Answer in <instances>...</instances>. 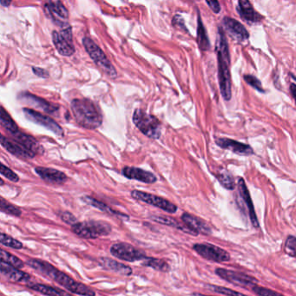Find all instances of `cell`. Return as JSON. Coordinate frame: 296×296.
I'll use <instances>...</instances> for the list:
<instances>
[{
  "mask_svg": "<svg viewBox=\"0 0 296 296\" xmlns=\"http://www.w3.org/2000/svg\"><path fill=\"white\" fill-rule=\"evenodd\" d=\"M29 267L41 273L44 277L52 279L71 293L82 296H96V292L83 283L75 281L51 263L41 260L30 259L26 262Z\"/></svg>",
  "mask_w": 296,
  "mask_h": 296,
  "instance_id": "cell-1",
  "label": "cell"
},
{
  "mask_svg": "<svg viewBox=\"0 0 296 296\" xmlns=\"http://www.w3.org/2000/svg\"><path fill=\"white\" fill-rule=\"evenodd\" d=\"M217 62H218V80L222 97L226 100L231 99L230 56L225 32L222 27L218 28L216 43Z\"/></svg>",
  "mask_w": 296,
  "mask_h": 296,
  "instance_id": "cell-2",
  "label": "cell"
},
{
  "mask_svg": "<svg viewBox=\"0 0 296 296\" xmlns=\"http://www.w3.org/2000/svg\"><path fill=\"white\" fill-rule=\"evenodd\" d=\"M71 109L78 125L87 130H96L103 123V117L99 106L89 98L71 101Z\"/></svg>",
  "mask_w": 296,
  "mask_h": 296,
  "instance_id": "cell-3",
  "label": "cell"
},
{
  "mask_svg": "<svg viewBox=\"0 0 296 296\" xmlns=\"http://www.w3.org/2000/svg\"><path fill=\"white\" fill-rule=\"evenodd\" d=\"M83 46L91 59L94 61L96 66L103 71L104 74L107 75L111 79L117 78V71H116L114 66L111 64L102 49L100 48L93 40L88 37H83Z\"/></svg>",
  "mask_w": 296,
  "mask_h": 296,
  "instance_id": "cell-4",
  "label": "cell"
},
{
  "mask_svg": "<svg viewBox=\"0 0 296 296\" xmlns=\"http://www.w3.org/2000/svg\"><path fill=\"white\" fill-rule=\"evenodd\" d=\"M112 228L108 222L103 221H86L77 222L71 226V231L77 237L84 239H97L111 233Z\"/></svg>",
  "mask_w": 296,
  "mask_h": 296,
  "instance_id": "cell-5",
  "label": "cell"
},
{
  "mask_svg": "<svg viewBox=\"0 0 296 296\" xmlns=\"http://www.w3.org/2000/svg\"><path fill=\"white\" fill-rule=\"evenodd\" d=\"M132 119L136 127L146 137L155 140L161 137V123L155 116L146 113L141 109H137Z\"/></svg>",
  "mask_w": 296,
  "mask_h": 296,
  "instance_id": "cell-6",
  "label": "cell"
},
{
  "mask_svg": "<svg viewBox=\"0 0 296 296\" xmlns=\"http://www.w3.org/2000/svg\"><path fill=\"white\" fill-rule=\"evenodd\" d=\"M52 41L57 52L65 57H71L75 53V46L72 38L71 26L61 29V31L52 32Z\"/></svg>",
  "mask_w": 296,
  "mask_h": 296,
  "instance_id": "cell-7",
  "label": "cell"
},
{
  "mask_svg": "<svg viewBox=\"0 0 296 296\" xmlns=\"http://www.w3.org/2000/svg\"><path fill=\"white\" fill-rule=\"evenodd\" d=\"M111 253L117 259L129 262H137L147 258L143 251L137 249L134 246L129 244L127 242H118L112 245L111 247Z\"/></svg>",
  "mask_w": 296,
  "mask_h": 296,
  "instance_id": "cell-8",
  "label": "cell"
},
{
  "mask_svg": "<svg viewBox=\"0 0 296 296\" xmlns=\"http://www.w3.org/2000/svg\"><path fill=\"white\" fill-rule=\"evenodd\" d=\"M131 197L137 201L145 202L150 205L157 207V208L165 211V212H168V213L174 214L177 211V205H175L174 203H172L162 197H157V196H155L152 194L145 193V192L139 191H131Z\"/></svg>",
  "mask_w": 296,
  "mask_h": 296,
  "instance_id": "cell-9",
  "label": "cell"
},
{
  "mask_svg": "<svg viewBox=\"0 0 296 296\" xmlns=\"http://www.w3.org/2000/svg\"><path fill=\"white\" fill-rule=\"evenodd\" d=\"M194 250L204 259L215 262H228L230 256L227 251L208 243H197L193 246Z\"/></svg>",
  "mask_w": 296,
  "mask_h": 296,
  "instance_id": "cell-10",
  "label": "cell"
},
{
  "mask_svg": "<svg viewBox=\"0 0 296 296\" xmlns=\"http://www.w3.org/2000/svg\"><path fill=\"white\" fill-rule=\"evenodd\" d=\"M23 112L26 118L31 122L37 123L38 125L43 126L52 133L57 135L58 137H64V130L56 121L50 117L41 114L39 112L32 110V109L24 108Z\"/></svg>",
  "mask_w": 296,
  "mask_h": 296,
  "instance_id": "cell-11",
  "label": "cell"
},
{
  "mask_svg": "<svg viewBox=\"0 0 296 296\" xmlns=\"http://www.w3.org/2000/svg\"><path fill=\"white\" fill-rule=\"evenodd\" d=\"M216 273L222 279L225 280L226 282L242 288H253L257 286L258 282L255 277L224 268H217L216 269Z\"/></svg>",
  "mask_w": 296,
  "mask_h": 296,
  "instance_id": "cell-12",
  "label": "cell"
},
{
  "mask_svg": "<svg viewBox=\"0 0 296 296\" xmlns=\"http://www.w3.org/2000/svg\"><path fill=\"white\" fill-rule=\"evenodd\" d=\"M47 14L55 23L61 26L62 29L69 26V12L65 5L60 1H49L45 5Z\"/></svg>",
  "mask_w": 296,
  "mask_h": 296,
  "instance_id": "cell-13",
  "label": "cell"
},
{
  "mask_svg": "<svg viewBox=\"0 0 296 296\" xmlns=\"http://www.w3.org/2000/svg\"><path fill=\"white\" fill-rule=\"evenodd\" d=\"M18 99L22 101L23 103H27L29 105L33 106L35 109H38L43 111L48 114H55L59 107L54 105L52 103H49L46 99L37 97L35 95L31 94L29 92H22L18 95Z\"/></svg>",
  "mask_w": 296,
  "mask_h": 296,
  "instance_id": "cell-14",
  "label": "cell"
},
{
  "mask_svg": "<svg viewBox=\"0 0 296 296\" xmlns=\"http://www.w3.org/2000/svg\"><path fill=\"white\" fill-rule=\"evenodd\" d=\"M222 26L228 35L238 42H244L249 37V33L244 26L232 17H223Z\"/></svg>",
  "mask_w": 296,
  "mask_h": 296,
  "instance_id": "cell-15",
  "label": "cell"
},
{
  "mask_svg": "<svg viewBox=\"0 0 296 296\" xmlns=\"http://www.w3.org/2000/svg\"><path fill=\"white\" fill-rule=\"evenodd\" d=\"M216 143L224 150H228L240 156H251L253 154V149L248 144L237 142L229 138H217Z\"/></svg>",
  "mask_w": 296,
  "mask_h": 296,
  "instance_id": "cell-16",
  "label": "cell"
},
{
  "mask_svg": "<svg viewBox=\"0 0 296 296\" xmlns=\"http://www.w3.org/2000/svg\"><path fill=\"white\" fill-rule=\"evenodd\" d=\"M237 185H238L239 196L242 198V202H244L245 206L248 208V216L250 217L252 225H253V228H259V222H258V219H257V214H256L253 202H252V200H251L250 194L248 192V188L245 184L244 180L242 179V178H239Z\"/></svg>",
  "mask_w": 296,
  "mask_h": 296,
  "instance_id": "cell-17",
  "label": "cell"
},
{
  "mask_svg": "<svg viewBox=\"0 0 296 296\" xmlns=\"http://www.w3.org/2000/svg\"><path fill=\"white\" fill-rule=\"evenodd\" d=\"M35 172L45 182L52 184H63L68 180V177L64 172L56 168L37 167L35 168Z\"/></svg>",
  "mask_w": 296,
  "mask_h": 296,
  "instance_id": "cell-18",
  "label": "cell"
},
{
  "mask_svg": "<svg viewBox=\"0 0 296 296\" xmlns=\"http://www.w3.org/2000/svg\"><path fill=\"white\" fill-rule=\"evenodd\" d=\"M122 173L128 179L137 180L148 184L155 183L157 181V177L153 173L136 167L126 166L122 168Z\"/></svg>",
  "mask_w": 296,
  "mask_h": 296,
  "instance_id": "cell-19",
  "label": "cell"
},
{
  "mask_svg": "<svg viewBox=\"0 0 296 296\" xmlns=\"http://www.w3.org/2000/svg\"><path fill=\"white\" fill-rule=\"evenodd\" d=\"M13 138L12 139L18 142L19 144L23 146L24 148L30 151L35 157L37 154H43L44 149L40 145L39 142H37L36 138L30 136V135L25 134L21 131H18L17 133L12 135Z\"/></svg>",
  "mask_w": 296,
  "mask_h": 296,
  "instance_id": "cell-20",
  "label": "cell"
},
{
  "mask_svg": "<svg viewBox=\"0 0 296 296\" xmlns=\"http://www.w3.org/2000/svg\"><path fill=\"white\" fill-rule=\"evenodd\" d=\"M182 221L188 228L194 231L197 235L202 234V235H210L211 228L208 225L207 222L199 217H195L191 214H182Z\"/></svg>",
  "mask_w": 296,
  "mask_h": 296,
  "instance_id": "cell-21",
  "label": "cell"
},
{
  "mask_svg": "<svg viewBox=\"0 0 296 296\" xmlns=\"http://www.w3.org/2000/svg\"><path fill=\"white\" fill-rule=\"evenodd\" d=\"M237 12L242 19L249 24L259 23L262 21V15L253 9L249 1L240 0L237 7Z\"/></svg>",
  "mask_w": 296,
  "mask_h": 296,
  "instance_id": "cell-22",
  "label": "cell"
},
{
  "mask_svg": "<svg viewBox=\"0 0 296 296\" xmlns=\"http://www.w3.org/2000/svg\"><path fill=\"white\" fill-rule=\"evenodd\" d=\"M0 272L11 282H29L31 280V277L28 273L2 261L0 262Z\"/></svg>",
  "mask_w": 296,
  "mask_h": 296,
  "instance_id": "cell-23",
  "label": "cell"
},
{
  "mask_svg": "<svg viewBox=\"0 0 296 296\" xmlns=\"http://www.w3.org/2000/svg\"><path fill=\"white\" fill-rule=\"evenodd\" d=\"M1 145L6 149V151H9L11 154L14 155L16 157L28 159V158H33L34 155H32L30 151H27L24 148L23 146L19 144L18 142H16L13 139H9L5 136H1Z\"/></svg>",
  "mask_w": 296,
  "mask_h": 296,
  "instance_id": "cell-24",
  "label": "cell"
},
{
  "mask_svg": "<svg viewBox=\"0 0 296 296\" xmlns=\"http://www.w3.org/2000/svg\"><path fill=\"white\" fill-rule=\"evenodd\" d=\"M100 264L104 269L112 271V272L125 276V277H130L133 273V270L131 267L123 264L122 262H118L111 258H108V257L100 258Z\"/></svg>",
  "mask_w": 296,
  "mask_h": 296,
  "instance_id": "cell-25",
  "label": "cell"
},
{
  "mask_svg": "<svg viewBox=\"0 0 296 296\" xmlns=\"http://www.w3.org/2000/svg\"><path fill=\"white\" fill-rule=\"evenodd\" d=\"M150 217H151V219L153 222H157V223H160V224H163V225L173 227V228H177V229H179V230L182 231L184 233L189 234V235H192V236H197V234L191 230V228H188L184 223L182 224V223L178 222L174 218L165 217V216H151Z\"/></svg>",
  "mask_w": 296,
  "mask_h": 296,
  "instance_id": "cell-26",
  "label": "cell"
},
{
  "mask_svg": "<svg viewBox=\"0 0 296 296\" xmlns=\"http://www.w3.org/2000/svg\"><path fill=\"white\" fill-rule=\"evenodd\" d=\"M83 202H86L89 205L92 206L94 208L99 209V210H102L104 213L108 214L110 216H112V217H122V218H126V219H129L128 216H126L124 214L119 213L118 211H116L111 208V207H109L107 204L103 203V202H100L98 200L95 199L93 197H83L82 198Z\"/></svg>",
  "mask_w": 296,
  "mask_h": 296,
  "instance_id": "cell-27",
  "label": "cell"
},
{
  "mask_svg": "<svg viewBox=\"0 0 296 296\" xmlns=\"http://www.w3.org/2000/svg\"><path fill=\"white\" fill-rule=\"evenodd\" d=\"M29 288L32 290L38 292V293L45 294L46 296H71L66 291L59 289V288H55L48 285L40 284V283H31L27 285Z\"/></svg>",
  "mask_w": 296,
  "mask_h": 296,
  "instance_id": "cell-28",
  "label": "cell"
},
{
  "mask_svg": "<svg viewBox=\"0 0 296 296\" xmlns=\"http://www.w3.org/2000/svg\"><path fill=\"white\" fill-rule=\"evenodd\" d=\"M197 45L201 51H208L210 49V44L205 27L202 24V18L198 12L197 16Z\"/></svg>",
  "mask_w": 296,
  "mask_h": 296,
  "instance_id": "cell-29",
  "label": "cell"
},
{
  "mask_svg": "<svg viewBox=\"0 0 296 296\" xmlns=\"http://www.w3.org/2000/svg\"><path fill=\"white\" fill-rule=\"evenodd\" d=\"M0 122L3 128L9 131L11 134H15L19 131L17 123L12 119V117L7 113V111L4 107H1V116H0Z\"/></svg>",
  "mask_w": 296,
  "mask_h": 296,
  "instance_id": "cell-30",
  "label": "cell"
},
{
  "mask_svg": "<svg viewBox=\"0 0 296 296\" xmlns=\"http://www.w3.org/2000/svg\"><path fill=\"white\" fill-rule=\"evenodd\" d=\"M142 265L153 268L155 270L160 271V272H168L171 269L168 262H166L163 260L152 258V257H147L146 259L143 260Z\"/></svg>",
  "mask_w": 296,
  "mask_h": 296,
  "instance_id": "cell-31",
  "label": "cell"
},
{
  "mask_svg": "<svg viewBox=\"0 0 296 296\" xmlns=\"http://www.w3.org/2000/svg\"><path fill=\"white\" fill-rule=\"evenodd\" d=\"M0 258H1L2 262H6L7 264L11 265L15 268L21 269L25 267V263H24L23 261H21L18 257L9 253L7 251L4 250V249H1Z\"/></svg>",
  "mask_w": 296,
  "mask_h": 296,
  "instance_id": "cell-32",
  "label": "cell"
},
{
  "mask_svg": "<svg viewBox=\"0 0 296 296\" xmlns=\"http://www.w3.org/2000/svg\"><path fill=\"white\" fill-rule=\"evenodd\" d=\"M0 209H1V212L10 215V216H13V217H19L22 215V211L20 210L19 208L7 202L3 197H1Z\"/></svg>",
  "mask_w": 296,
  "mask_h": 296,
  "instance_id": "cell-33",
  "label": "cell"
},
{
  "mask_svg": "<svg viewBox=\"0 0 296 296\" xmlns=\"http://www.w3.org/2000/svg\"><path fill=\"white\" fill-rule=\"evenodd\" d=\"M0 242L4 246L14 248V249H22L23 248L24 245L22 242L5 233H1L0 235Z\"/></svg>",
  "mask_w": 296,
  "mask_h": 296,
  "instance_id": "cell-34",
  "label": "cell"
},
{
  "mask_svg": "<svg viewBox=\"0 0 296 296\" xmlns=\"http://www.w3.org/2000/svg\"><path fill=\"white\" fill-rule=\"evenodd\" d=\"M217 179L219 181L220 183L227 189L233 191L234 188H236V182H235L234 177L227 171L223 172V173H220L217 176Z\"/></svg>",
  "mask_w": 296,
  "mask_h": 296,
  "instance_id": "cell-35",
  "label": "cell"
},
{
  "mask_svg": "<svg viewBox=\"0 0 296 296\" xmlns=\"http://www.w3.org/2000/svg\"><path fill=\"white\" fill-rule=\"evenodd\" d=\"M206 288H208V290L213 291V292H216V293H221V294H223V295L247 296L243 294V293L237 292V291L232 290V289L224 288V287H219V286H216V285H206Z\"/></svg>",
  "mask_w": 296,
  "mask_h": 296,
  "instance_id": "cell-36",
  "label": "cell"
},
{
  "mask_svg": "<svg viewBox=\"0 0 296 296\" xmlns=\"http://www.w3.org/2000/svg\"><path fill=\"white\" fill-rule=\"evenodd\" d=\"M285 252L289 257L296 258V237L289 236L285 243Z\"/></svg>",
  "mask_w": 296,
  "mask_h": 296,
  "instance_id": "cell-37",
  "label": "cell"
},
{
  "mask_svg": "<svg viewBox=\"0 0 296 296\" xmlns=\"http://www.w3.org/2000/svg\"><path fill=\"white\" fill-rule=\"evenodd\" d=\"M0 172H1V175L3 177H6L11 182H17L19 181V177L15 173L14 171H12L11 168H8L7 166L5 165L3 163H1Z\"/></svg>",
  "mask_w": 296,
  "mask_h": 296,
  "instance_id": "cell-38",
  "label": "cell"
},
{
  "mask_svg": "<svg viewBox=\"0 0 296 296\" xmlns=\"http://www.w3.org/2000/svg\"><path fill=\"white\" fill-rule=\"evenodd\" d=\"M245 81L249 84V86H252L253 88L256 89L257 91H260V92H264V90L262 88V83L257 77H253L252 75H245L244 77Z\"/></svg>",
  "mask_w": 296,
  "mask_h": 296,
  "instance_id": "cell-39",
  "label": "cell"
},
{
  "mask_svg": "<svg viewBox=\"0 0 296 296\" xmlns=\"http://www.w3.org/2000/svg\"><path fill=\"white\" fill-rule=\"evenodd\" d=\"M253 293H257L259 296H284L281 293H277L276 291L271 290L268 288H262V287H253Z\"/></svg>",
  "mask_w": 296,
  "mask_h": 296,
  "instance_id": "cell-40",
  "label": "cell"
},
{
  "mask_svg": "<svg viewBox=\"0 0 296 296\" xmlns=\"http://www.w3.org/2000/svg\"><path fill=\"white\" fill-rule=\"evenodd\" d=\"M60 217H61V220L63 222H66L69 225H74L77 223V218L73 216V214H71V212H68V211H66V212H62L60 214Z\"/></svg>",
  "mask_w": 296,
  "mask_h": 296,
  "instance_id": "cell-41",
  "label": "cell"
},
{
  "mask_svg": "<svg viewBox=\"0 0 296 296\" xmlns=\"http://www.w3.org/2000/svg\"><path fill=\"white\" fill-rule=\"evenodd\" d=\"M172 25L177 27V28L181 29L182 31L184 32H188V30L186 28L185 23H184V20L182 18L180 15H176L173 19H172Z\"/></svg>",
  "mask_w": 296,
  "mask_h": 296,
  "instance_id": "cell-42",
  "label": "cell"
},
{
  "mask_svg": "<svg viewBox=\"0 0 296 296\" xmlns=\"http://www.w3.org/2000/svg\"><path fill=\"white\" fill-rule=\"evenodd\" d=\"M32 72L35 75H37V77H44V78H46L50 76L48 71L45 69L38 68V67H32Z\"/></svg>",
  "mask_w": 296,
  "mask_h": 296,
  "instance_id": "cell-43",
  "label": "cell"
},
{
  "mask_svg": "<svg viewBox=\"0 0 296 296\" xmlns=\"http://www.w3.org/2000/svg\"><path fill=\"white\" fill-rule=\"evenodd\" d=\"M206 3L208 4V6L210 7L211 10L215 13L218 14L221 12V6H220V3L218 1H207Z\"/></svg>",
  "mask_w": 296,
  "mask_h": 296,
  "instance_id": "cell-44",
  "label": "cell"
},
{
  "mask_svg": "<svg viewBox=\"0 0 296 296\" xmlns=\"http://www.w3.org/2000/svg\"><path fill=\"white\" fill-rule=\"evenodd\" d=\"M290 91L292 95H293V98L296 103V84L295 83H291Z\"/></svg>",
  "mask_w": 296,
  "mask_h": 296,
  "instance_id": "cell-45",
  "label": "cell"
},
{
  "mask_svg": "<svg viewBox=\"0 0 296 296\" xmlns=\"http://www.w3.org/2000/svg\"><path fill=\"white\" fill-rule=\"evenodd\" d=\"M0 4H1V6H5V7H7V6H10L11 4H12V1H5V0H1L0 1Z\"/></svg>",
  "mask_w": 296,
  "mask_h": 296,
  "instance_id": "cell-46",
  "label": "cell"
},
{
  "mask_svg": "<svg viewBox=\"0 0 296 296\" xmlns=\"http://www.w3.org/2000/svg\"><path fill=\"white\" fill-rule=\"evenodd\" d=\"M192 296H208V295H204V294H202V293H192Z\"/></svg>",
  "mask_w": 296,
  "mask_h": 296,
  "instance_id": "cell-47",
  "label": "cell"
}]
</instances>
